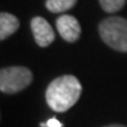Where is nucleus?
<instances>
[{"label": "nucleus", "mask_w": 127, "mask_h": 127, "mask_svg": "<svg viewBox=\"0 0 127 127\" xmlns=\"http://www.w3.org/2000/svg\"><path fill=\"white\" fill-rule=\"evenodd\" d=\"M82 94V86L74 75H62L53 79L45 91L48 106L55 112L64 113L74 106Z\"/></svg>", "instance_id": "nucleus-1"}, {"label": "nucleus", "mask_w": 127, "mask_h": 127, "mask_svg": "<svg viewBox=\"0 0 127 127\" xmlns=\"http://www.w3.org/2000/svg\"><path fill=\"white\" fill-rule=\"evenodd\" d=\"M100 36L104 43L110 48L127 52V20L123 17H109L100 22L99 25Z\"/></svg>", "instance_id": "nucleus-2"}, {"label": "nucleus", "mask_w": 127, "mask_h": 127, "mask_svg": "<svg viewBox=\"0 0 127 127\" xmlns=\"http://www.w3.org/2000/svg\"><path fill=\"white\" fill-rule=\"evenodd\" d=\"M32 82V73L25 66L4 67L0 71V91L4 94H17Z\"/></svg>", "instance_id": "nucleus-3"}, {"label": "nucleus", "mask_w": 127, "mask_h": 127, "mask_svg": "<svg viewBox=\"0 0 127 127\" xmlns=\"http://www.w3.org/2000/svg\"><path fill=\"white\" fill-rule=\"evenodd\" d=\"M57 31L64 40L69 43L77 42L80 36V25L75 17L70 14H62L56 20Z\"/></svg>", "instance_id": "nucleus-4"}, {"label": "nucleus", "mask_w": 127, "mask_h": 127, "mask_svg": "<svg viewBox=\"0 0 127 127\" xmlns=\"http://www.w3.org/2000/svg\"><path fill=\"white\" fill-rule=\"evenodd\" d=\"M34 39L39 47H48L55 40V31L43 17H34L30 22Z\"/></svg>", "instance_id": "nucleus-5"}, {"label": "nucleus", "mask_w": 127, "mask_h": 127, "mask_svg": "<svg viewBox=\"0 0 127 127\" xmlns=\"http://www.w3.org/2000/svg\"><path fill=\"white\" fill-rule=\"evenodd\" d=\"M18 27L20 22L16 16L7 12L0 13V40H5L8 36L13 35Z\"/></svg>", "instance_id": "nucleus-6"}, {"label": "nucleus", "mask_w": 127, "mask_h": 127, "mask_svg": "<svg viewBox=\"0 0 127 127\" xmlns=\"http://www.w3.org/2000/svg\"><path fill=\"white\" fill-rule=\"evenodd\" d=\"M78 0H47L45 8L52 13H62L71 9Z\"/></svg>", "instance_id": "nucleus-7"}, {"label": "nucleus", "mask_w": 127, "mask_h": 127, "mask_svg": "<svg viewBox=\"0 0 127 127\" xmlns=\"http://www.w3.org/2000/svg\"><path fill=\"white\" fill-rule=\"evenodd\" d=\"M99 3L106 13H115L125 7L126 0H99Z\"/></svg>", "instance_id": "nucleus-8"}, {"label": "nucleus", "mask_w": 127, "mask_h": 127, "mask_svg": "<svg viewBox=\"0 0 127 127\" xmlns=\"http://www.w3.org/2000/svg\"><path fill=\"white\" fill-rule=\"evenodd\" d=\"M40 127H62V123L57 118H51L47 123H40Z\"/></svg>", "instance_id": "nucleus-9"}, {"label": "nucleus", "mask_w": 127, "mask_h": 127, "mask_svg": "<svg viewBox=\"0 0 127 127\" xmlns=\"http://www.w3.org/2000/svg\"><path fill=\"white\" fill-rule=\"evenodd\" d=\"M105 127H126L123 125H109V126H105Z\"/></svg>", "instance_id": "nucleus-10"}]
</instances>
